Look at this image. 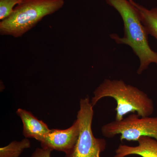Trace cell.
Here are the masks:
<instances>
[{"label":"cell","mask_w":157,"mask_h":157,"mask_svg":"<svg viewBox=\"0 0 157 157\" xmlns=\"http://www.w3.org/2000/svg\"><path fill=\"white\" fill-rule=\"evenodd\" d=\"M129 1L137 9L147 33L157 40V6L151 9H148L136 3L134 0Z\"/></svg>","instance_id":"9c48e42d"},{"label":"cell","mask_w":157,"mask_h":157,"mask_svg":"<svg viewBox=\"0 0 157 157\" xmlns=\"http://www.w3.org/2000/svg\"><path fill=\"white\" fill-rule=\"evenodd\" d=\"M93 107L89 98L81 99L77 120L79 125V135L75 145L65 157H101L106 148L104 139L96 138L92 131L94 117Z\"/></svg>","instance_id":"277c9868"},{"label":"cell","mask_w":157,"mask_h":157,"mask_svg":"<svg viewBox=\"0 0 157 157\" xmlns=\"http://www.w3.org/2000/svg\"><path fill=\"white\" fill-rule=\"evenodd\" d=\"M63 0H24L12 13L0 22V34L22 36L45 16L55 13L64 5Z\"/></svg>","instance_id":"3957f363"},{"label":"cell","mask_w":157,"mask_h":157,"mask_svg":"<svg viewBox=\"0 0 157 157\" xmlns=\"http://www.w3.org/2000/svg\"><path fill=\"white\" fill-rule=\"evenodd\" d=\"M30 146V142L27 139L21 141H13L0 148V157H19L24 149Z\"/></svg>","instance_id":"30bf717a"},{"label":"cell","mask_w":157,"mask_h":157,"mask_svg":"<svg viewBox=\"0 0 157 157\" xmlns=\"http://www.w3.org/2000/svg\"><path fill=\"white\" fill-rule=\"evenodd\" d=\"M101 132L107 138L121 135V141H137L142 136L157 140V117H140L133 113L121 120H115L104 124L101 128Z\"/></svg>","instance_id":"5b68a950"},{"label":"cell","mask_w":157,"mask_h":157,"mask_svg":"<svg viewBox=\"0 0 157 157\" xmlns=\"http://www.w3.org/2000/svg\"><path fill=\"white\" fill-rule=\"evenodd\" d=\"M23 124V134L26 138H34L40 141L50 131L48 126L39 120L31 112L19 108L16 111Z\"/></svg>","instance_id":"ba28073f"},{"label":"cell","mask_w":157,"mask_h":157,"mask_svg":"<svg viewBox=\"0 0 157 157\" xmlns=\"http://www.w3.org/2000/svg\"><path fill=\"white\" fill-rule=\"evenodd\" d=\"M108 5L115 9L120 14L124 23V36L111 34L110 38L117 44L131 47L140 61L137 73L140 75L147 70L150 65L157 67V52L149 44L148 34L140 20L136 8L128 0H105Z\"/></svg>","instance_id":"6da1fadb"},{"label":"cell","mask_w":157,"mask_h":157,"mask_svg":"<svg viewBox=\"0 0 157 157\" xmlns=\"http://www.w3.org/2000/svg\"><path fill=\"white\" fill-rule=\"evenodd\" d=\"M94 94L91 101L93 107L102 98L109 97L115 99L116 120L123 119L130 113L136 112L140 117H150L154 110L153 101L146 94L121 79H104Z\"/></svg>","instance_id":"7a4b0ae2"},{"label":"cell","mask_w":157,"mask_h":157,"mask_svg":"<svg viewBox=\"0 0 157 157\" xmlns=\"http://www.w3.org/2000/svg\"><path fill=\"white\" fill-rule=\"evenodd\" d=\"M24 0H0V20L6 19L12 13L15 6Z\"/></svg>","instance_id":"8fae6325"},{"label":"cell","mask_w":157,"mask_h":157,"mask_svg":"<svg viewBox=\"0 0 157 157\" xmlns=\"http://www.w3.org/2000/svg\"><path fill=\"white\" fill-rule=\"evenodd\" d=\"M79 135V125L76 119L65 130L52 129L40 140L42 148L67 153L76 143Z\"/></svg>","instance_id":"8992f818"},{"label":"cell","mask_w":157,"mask_h":157,"mask_svg":"<svg viewBox=\"0 0 157 157\" xmlns=\"http://www.w3.org/2000/svg\"><path fill=\"white\" fill-rule=\"evenodd\" d=\"M137 141V146L120 145L116 150L114 157H125L133 155L142 157H157V140L148 136H142Z\"/></svg>","instance_id":"52a82bcc"},{"label":"cell","mask_w":157,"mask_h":157,"mask_svg":"<svg viewBox=\"0 0 157 157\" xmlns=\"http://www.w3.org/2000/svg\"><path fill=\"white\" fill-rule=\"evenodd\" d=\"M52 151L50 149L38 148L33 153L31 157H51Z\"/></svg>","instance_id":"7c38bea8"}]
</instances>
